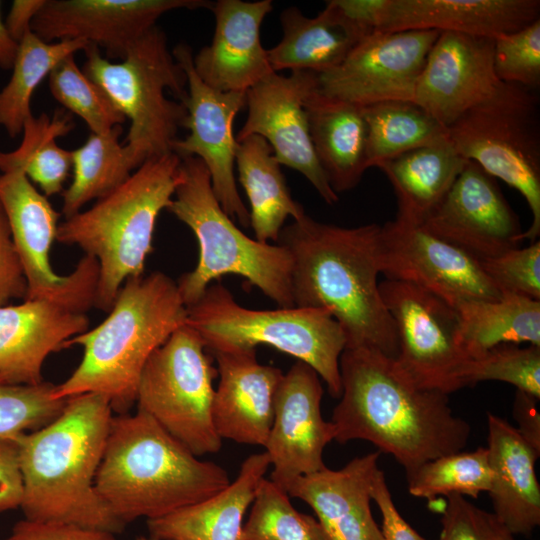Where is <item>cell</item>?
<instances>
[{"instance_id": "obj_25", "label": "cell", "mask_w": 540, "mask_h": 540, "mask_svg": "<svg viewBox=\"0 0 540 540\" xmlns=\"http://www.w3.org/2000/svg\"><path fill=\"white\" fill-rule=\"evenodd\" d=\"M85 313L46 300H24L0 306V383L43 382L46 358L64 349L71 338L88 330Z\"/></svg>"}, {"instance_id": "obj_17", "label": "cell", "mask_w": 540, "mask_h": 540, "mask_svg": "<svg viewBox=\"0 0 540 540\" xmlns=\"http://www.w3.org/2000/svg\"><path fill=\"white\" fill-rule=\"evenodd\" d=\"M317 87V74L291 71L270 74L246 92L247 118L236 140L250 135L264 138L276 160L301 173L329 205L338 202L314 152L305 100Z\"/></svg>"}, {"instance_id": "obj_30", "label": "cell", "mask_w": 540, "mask_h": 540, "mask_svg": "<svg viewBox=\"0 0 540 540\" xmlns=\"http://www.w3.org/2000/svg\"><path fill=\"white\" fill-rule=\"evenodd\" d=\"M467 160L447 139L418 147L380 163L393 187L397 217L420 225L442 201Z\"/></svg>"}, {"instance_id": "obj_40", "label": "cell", "mask_w": 540, "mask_h": 540, "mask_svg": "<svg viewBox=\"0 0 540 540\" xmlns=\"http://www.w3.org/2000/svg\"><path fill=\"white\" fill-rule=\"evenodd\" d=\"M48 78L52 96L81 118L91 133H106L126 121L102 88L78 67L74 55L59 62Z\"/></svg>"}, {"instance_id": "obj_43", "label": "cell", "mask_w": 540, "mask_h": 540, "mask_svg": "<svg viewBox=\"0 0 540 540\" xmlns=\"http://www.w3.org/2000/svg\"><path fill=\"white\" fill-rule=\"evenodd\" d=\"M493 67L501 82L538 90L540 19L494 39Z\"/></svg>"}, {"instance_id": "obj_4", "label": "cell", "mask_w": 540, "mask_h": 540, "mask_svg": "<svg viewBox=\"0 0 540 540\" xmlns=\"http://www.w3.org/2000/svg\"><path fill=\"white\" fill-rule=\"evenodd\" d=\"M224 468L201 461L147 414L113 416L95 490L125 525L166 516L225 488Z\"/></svg>"}, {"instance_id": "obj_28", "label": "cell", "mask_w": 540, "mask_h": 540, "mask_svg": "<svg viewBox=\"0 0 540 540\" xmlns=\"http://www.w3.org/2000/svg\"><path fill=\"white\" fill-rule=\"evenodd\" d=\"M271 466L267 453L247 457L234 481L212 496L147 520L149 537L162 540H241L243 518Z\"/></svg>"}, {"instance_id": "obj_3", "label": "cell", "mask_w": 540, "mask_h": 540, "mask_svg": "<svg viewBox=\"0 0 540 540\" xmlns=\"http://www.w3.org/2000/svg\"><path fill=\"white\" fill-rule=\"evenodd\" d=\"M107 398L85 393L67 398L62 412L16 441L25 519L60 522L120 533L125 524L95 490L113 418Z\"/></svg>"}, {"instance_id": "obj_32", "label": "cell", "mask_w": 540, "mask_h": 540, "mask_svg": "<svg viewBox=\"0 0 540 540\" xmlns=\"http://www.w3.org/2000/svg\"><path fill=\"white\" fill-rule=\"evenodd\" d=\"M452 306L469 359L501 344L540 346V301L502 294L492 300H459Z\"/></svg>"}, {"instance_id": "obj_45", "label": "cell", "mask_w": 540, "mask_h": 540, "mask_svg": "<svg viewBox=\"0 0 540 540\" xmlns=\"http://www.w3.org/2000/svg\"><path fill=\"white\" fill-rule=\"evenodd\" d=\"M446 498L438 540H515L493 512L475 506L464 496Z\"/></svg>"}, {"instance_id": "obj_16", "label": "cell", "mask_w": 540, "mask_h": 540, "mask_svg": "<svg viewBox=\"0 0 540 540\" xmlns=\"http://www.w3.org/2000/svg\"><path fill=\"white\" fill-rule=\"evenodd\" d=\"M379 263L386 279L417 285L451 305L464 299L502 296L479 261L421 225L398 218L380 228Z\"/></svg>"}, {"instance_id": "obj_48", "label": "cell", "mask_w": 540, "mask_h": 540, "mask_svg": "<svg viewBox=\"0 0 540 540\" xmlns=\"http://www.w3.org/2000/svg\"><path fill=\"white\" fill-rule=\"evenodd\" d=\"M26 292V280L0 204V306L13 299L24 300Z\"/></svg>"}, {"instance_id": "obj_46", "label": "cell", "mask_w": 540, "mask_h": 540, "mask_svg": "<svg viewBox=\"0 0 540 540\" xmlns=\"http://www.w3.org/2000/svg\"><path fill=\"white\" fill-rule=\"evenodd\" d=\"M389 0H330L325 7L356 42L379 32Z\"/></svg>"}, {"instance_id": "obj_7", "label": "cell", "mask_w": 540, "mask_h": 540, "mask_svg": "<svg viewBox=\"0 0 540 540\" xmlns=\"http://www.w3.org/2000/svg\"><path fill=\"white\" fill-rule=\"evenodd\" d=\"M167 210L193 231L199 246L196 267L176 282L186 307L196 303L212 281L227 274L243 277L278 307H294L289 252L277 243L252 239L235 225L222 209L199 158H181L180 180Z\"/></svg>"}, {"instance_id": "obj_18", "label": "cell", "mask_w": 540, "mask_h": 540, "mask_svg": "<svg viewBox=\"0 0 540 540\" xmlns=\"http://www.w3.org/2000/svg\"><path fill=\"white\" fill-rule=\"evenodd\" d=\"M420 225L479 262L517 248L523 241L519 219L496 179L470 160Z\"/></svg>"}, {"instance_id": "obj_2", "label": "cell", "mask_w": 540, "mask_h": 540, "mask_svg": "<svg viewBox=\"0 0 540 540\" xmlns=\"http://www.w3.org/2000/svg\"><path fill=\"white\" fill-rule=\"evenodd\" d=\"M380 228L342 227L305 214L284 226L276 243L292 259L294 306L328 311L344 331L346 348L375 349L396 359V328L377 281Z\"/></svg>"}, {"instance_id": "obj_54", "label": "cell", "mask_w": 540, "mask_h": 540, "mask_svg": "<svg viewBox=\"0 0 540 540\" xmlns=\"http://www.w3.org/2000/svg\"><path fill=\"white\" fill-rule=\"evenodd\" d=\"M136 540H162V539H157V538H152V537H145V536H139Z\"/></svg>"}, {"instance_id": "obj_5", "label": "cell", "mask_w": 540, "mask_h": 540, "mask_svg": "<svg viewBox=\"0 0 540 540\" xmlns=\"http://www.w3.org/2000/svg\"><path fill=\"white\" fill-rule=\"evenodd\" d=\"M186 319L187 307L168 275L155 271L128 278L108 317L65 343L64 349L81 346L83 356L73 373L56 385L54 396L95 393L107 398L114 412L128 413L148 359Z\"/></svg>"}, {"instance_id": "obj_47", "label": "cell", "mask_w": 540, "mask_h": 540, "mask_svg": "<svg viewBox=\"0 0 540 540\" xmlns=\"http://www.w3.org/2000/svg\"><path fill=\"white\" fill-rule=\"evenodd\" d=\"M116 534L60 522L23 519L17 522L3 540H119Z\"/></svg>"}, {"instance_id": "obj_44", "label": "cell", "mask_w": 540, "mask_h": 540, "mask_svg": "<svg viewBox=\"0 0 540 540\" xmlns=\"http://www.w3.org/2000/svg\"><path fill=\"white\" fill-rule=\"evenodd\" d=\"M479 263L501 295L512 294L540 301L539 240Z\"/></svg>"}, {"instance_id": "obj_36", "label": "cell", "mask_w": 540, "mask_h": 540, "mask_svg": "<svg viewBox=\"0 0 540 540\" xmlns=\"http://www.w3.org/2000/svg\"><path fill=\"white\" fill-rule=\"evenodd\" d=\"M368 168L418 147L448 138L438 120L414 101L389 100L362 107Z\"/></svg>"}, {"instance_id": "obj_31", "label": "cell", "mask_w": 540, "mask_h": 540, "mask_svg": "<svg viewBox=\"0 0 540 540\" xmlns=\"http://www.w3.org/2000/svg\"><path fill=\"white\" fill-rule=\"evenodd\" d=\"M237 142L235 164L249 201L255 239L276 243L285 221L298 220L306 213L292 197L269 143L258 135Z\"/></svg>"}, {"instance_id": "obj_22", "label": "cell", "mask_w": 540, "mask_h": 540, "mask_svg": "<svg viewBox=\"0 0 540 540\" xmlns=\"http://www.w3.org/2000/svg\"><path fill=\"white\" fill-rule=\"evenodd\" d=\"M273 9L271 0H218L212 41L193 56L194 70L222 92H247L274 73L260 40V27Z\"/></svg>"}, {"instance_id": "obj_33", "label": "cell", "mask_w": 540, "mask_h": 540, "mask_svg": "<svg viewBox=\"0 0 540 540\" xmlns=\"http://www.w3.org/2000/svg\"><path fill=\"white\" fill-rule=\"evenodd\" d=\"M283 37L267 50L274 72L310 71L321 74L339 66L356 42L327 7L315 17L291 6L280 14Z\"/></svg>"}, {"instance_id": "obj_9", "label": "cell", "mask_w": 540, "mask_h": 540, "mask_svg": "<svg viewBox=\"0 0 540 540\" xmlns=\"http://www.w3.org/2000/svg\"><path fill=\"white\" fill-rule=\"evenodd\" d=\"M186 324L200 335L209 352L269 345L311 366L331 396H341L339 361L346 337L326 310L297 306L248 309L218 282L187 306Z\"/></svg>"}, {"instance_id": "obj_37", "label": "cell", "mask_w": 540, "mask_h": 540, "mask_svg": "<svg viewBox=\"0 0 540 540\" xmlns=\"http://www.w3.org/2000/svg\"><path fill=\"white\" fill-rule=\"evenodd\" d=\"M121 133V126L102 134L91 133L83 145L71 151L73 177L62 192L65 218L113 191L135 170L119 140Z\"/></svg>"}, {"instance_id": "obj_23", "label": "cell", "mask_w": 540, "mask_h": 540, "mask_svg": "<svg viewBox=\"0 0 540 540\" xmlns=\"http://www.w3.org/2000/svg\"><path fill=\"white\" fill-rule=\"evenodd\" d=\"M219 382L212 401V421L221 439L265 446L275 397L283 372L258 362L256 349L211 352Z\"/></svg>"}, {"instance_id": "obj_41", "label": "cell", "mask_w": 540, "mask_h": 540, "mask_svg": "<svg viewBox=\"0 0 540 540\" xmlns=\"http://www.w3.org/2000/svg\"><path fill=\"white\" fill-rule=\"evenodd\" d=\"M509 383L537 400L540 398V346L501 344L468 360L463 387L482 381Z\"/></svg>"}, {"instance_id": "obj_53", "label": "cell", "mask_w": 540, "mask_h": 540, "mask_svg": "<svg viewBox=\"0 0 540 540\" xmlns=\"http://www.w3.org/2000/svg\"><path fill=\"white\" fill-rule=\"evenodd\" d=\"M17 43L9 34L5 25V20L1 15V1H0V68L9 70L14 63L17 50Z\"/></svg>"}, {"instance_id": "obj_21", "label": "cell", "mask_w": 540, "mask_h": 540, "mask_svg": "<svg viewBox=\"0 0 540 540\" xmlns=\"http://www.w3.org/2000/svg\"><path fill=\"white\" fill-rule=\"evenodd\" d=\"M493 47L491 38L440 32L418 78L413 101L448 128L503 83L494 72Z\"/></svg>"}, {"instance_id": "obj_29", "label": "cell", "mask_w": 540, "mask_h": 540, "mask_svg": "<svg viewBox=\"0 0 540 540\" xmlns=\"http://www.w3.org/2000/svg\"><path fill=\"white\" fill-rule=\"evenodd\" d=\"M316 158L335 193L354 189L368 169L367 128L362 107L317 89L305 100Z\"/></svg>"}, {"instance_id": "obj_19", "label": "cell", "mask_w": 540, "mask_h": 540, "mask_svg": "<svg viewBox=\"0 0 540 540\" xmlns=\"http://www.w3.org/2000/svg\"><path fill=\"white\" fill-rule=\"evenodd\" d=\"M207 0H46L31 30L46 42L84 40L123 59L156 21L175 9H211Z\"/></svg>"}, {"instance_id": "obj_8", "label": "cell", "mask_w": 540, "mask_h": 540, "mask_svg": "<svg viewBox=\"0 0 540 540\" xmlns=\"http://www.w3.org/2000/svg\"><path fill=\"white\" fill-rule=\"evenodd\" d=\"M84 52V73L130 121L123 145L133 168L171 153L187 117L182 103L187 80L169 50L164 31L152 27L118 62L104 58L91 44Z\"/></svg>"}, {"instance_id": "obj_20", "label": "cell", "mask_w": 540, "mask_h": 540, "mask_svg": "<svg viewBox=\"0 0 540 540\" xmlns=\"http://www.w3.org/2000/svg\"><path fill=\"white\" fill-rule=\"evenodd\" d=\"M322 396L320 377L308 364L297 360L283 375L264 446L273 467L270 480L283 490L325 467L323 452L335 439V428L322 417Z\"/></svg>"}, {"instance_id": "obj_50", "label": "cell", "mask_w": 540, "mask_h": 540, "mask_svg": "<svg viewBox=\"0 0 540 540\" xmlns=\"http://www.w3.org/2000/svg\"><path fill=\"white\" fill-rule=\"evenodd\" d=\"M22 497L17 441L0 439V513L20 507Z\"/></svg>"}, {"instance_id": "obj_34", "label": "cell", "mask_w": 540, "mask_h": 540, "mask_svg": "<svg viewBox=\"0 0 540 540\" xmlns=\"http://www.w3.org/2000/svg\"><path fill=\"white\" fill-rule=\"evenodd\" d=\"M73 128L71 114L62 110L52 116H32L23 128L20 145L11 152H0V172L20 169L46 197L62 193L72 169V156L56 139Z\"/></svg>"}, {"instance_id": "obj_27", "label": "cell", "mask_w": 540, "mask_h": 540, "mask_svg": "<svg viewBox=\"0 0 540 540\" xmlns=\"http://www.w3.org/2000/svg\"><path fill=\"white\" fill-rule=\"evenodd\" d=\"M487 452L492 470L488 493L493 513L513 534H530L540 524V455L507 420L488 413Z\"/></svg>"}, {"instance_id": "obj_6", "label": "cell", "mask_w": 540, "mask_h": 540, "mask_svg": "<svg viewBox=\"0 0 540 540\" xmlns=\"http://www.w3.org/2000/svg\"><path fill=\"white\" fill-rule=\"evenodd\" d=\"M174 152L142 163L117 188L89 209L65 219L56 240L80 247L99 265L95 307L109 312L123 283L143 275L160 212L180 180Z\"/></svg>"}, {"instance_id": "obj_13", "label": "cell", "mask_w": 540, "mask_h": 540, "mask_svg": "<svg viewBox=\"0 0 540 540\" xmlns=\"http://www.w3.org/2000/svg\"><path fill=\"white\" fill-rule=\"evenodd\" d=\"M379 290L396 328L399 366L421 387L448 395L463 388L469 358L453 306L407 282L385 279Z\"/></svg>"}, {"instance_id": "obj_12", "label": "cell", "mask_w": 540, "mask_h": 540, "mask_svg": "<svg viewBox=\"0 0 540 540\" xmlns=\"http://www.w3.org/2000/svg\"><path fill=\"white\" fill-rule=\"evenodd\" d=\"M0 204L27 284L24 300H46L85 313L95 305L99 265L85 255L68 275L50 265L61 213L20 169L0 172Z\"/></svg>"}, {"instance_id": "obj_42", "label": "cell", "mask_w": 540, "mask_h": 540, "mask_svg": "<svg viewBox=\"0 0 540 540\" xmlns=\"http://www.w3.org/2000/svg\"><path fill=\"white\" fill-rule=\"evenodd\" d=\"M55 387L46 381L36 385L0 383V439L16 441L53 421L67 401L54 396Z\"/></svg>"}, {"instance_id": "obj_51", "label": "cell", "mask_w": 540, "mask_h": 540, "mask_svg": "<svg viewBox=\"0 0 540 540\" xmlns=\"http://www.w3.org/2000/svg\"><path fill=\"white\" fill-rule=\"evenodd\" d=\"M538 400L524 392L518 391L513 404V416L521 436L538 452H540V413Z\"/></svg>"}, {"instance_id": "obj_49", "label": "cell", "mask_w": 540, "mask_h": 540, "mask_svg": "<svg viewBox=\"0 0 540 540\" xmlns=\"http://www.w3.org/2000/svg\"><path fill=\"white\" fill-rule=\"evenodd\" d=\"M372 500L377 504L382 516L380 530L383 540H427L400 515L381 469L377 471L374 479Z\"/></svg>"}, {"instance_id": "obj_52", "label": "cell", "mask_w": 540, "mask_h": 540, "mask_svg": "<svg viewBox=\"0 0 540 540\" xmlns=\"http://www.w3.org/2000/svg\"><path fill=\"white\" fill-rule=\"evenodd\" d=\"M46 0H14L7 14L5 25L11 37L19 43L31 30L32 22Z\"/></svg>"}, {"instance_id": "obj_35", "label": "cell", "mask_w": 540, "mask_h": 540, "mask_svg": "<svg viewBox=\"0 0 540 540\" xmlns=\"http://www.w3.org/2000/svg\"><path fill=\"white\" fill-rule=\"evenodd\" d=\"M84 40L46 42L30 31L19 42L12 74L0 90V126L11 138L22 134L33 116L31 99L36 88L64 58L85 51Z\"/></svg>"}, {"instance_id": "obj_11", "label": "cell", "mask_w": 540, "mask_h": 540, "mask_svg": "<svg viewBox=\"0 0 540 540\" xmlns=\"http://www.w3.org/2000/svg\"><path fill=\"white\" fill-rule=\"evenodd\" d=\"M217 376L204 341L185 323L148 359L137 387V410L195 456L217 453L222 446L212 421Z\"/></svg>"}, {"instance_id": "obj_10", "label": "cell", "mask_w": 540, "mask_h": 540, "mask_svg": "<svg viewBox=\"0 0 540 540\" xmlns=\"http://www.w3.org/2000/svg\"><path fill=\"white\" fill-rule=\"evenodd\" d=\"M456 151L516 189L532 214L522 240L540 235V98L538 90L502 83L448 128Z\"/></svg>"}, {"instance_id": "obj_14", "label": "cell", "mask_w": 540, "mask_h": 540, "mask_svg": "<svg viewBox=\"0 0 540 540\" xmlns=\"http://www.w3.org/2000/svg\"><path fill=\"white\" fill-rule=\"evenodd\" d=\"M187 80V96L182 102L187 111L184 122L189 134L176 139L172 152L180 158L197 157L206 166L211 185L222 209L248 228L249 210L241 199L234 174L237 140L233 122L246 105V92H222L205 84L193 66V54L187 44H178L172 52Z\"/></svg>"}, {"instance_id": "obj_39", "label": "cell", "mask_w": 540, "mask_h": 540, "mask_svg": "<svg viewBox=\"0 0 540 540\" xmlns=\"http://www.w3.org/2000/svg\"><path fill=\"white\" fill-rule=\"evenodd\" d=\"M251 505L241 540H328L319 521L295 509L271 480L261 481Z\"/></svg>"}, {"instance_id": "obj_26", "label": "cell", "mask_w": 540, "mask_h": 540, "mask_svg": "<svg viewBox=\"0 0 540 540\" xmlns=\"http://www.w3.org/2000/svg\"><path fill=\"white\" fill-rule=\"evenodd\" d=\"M538 19L539 0H389L379 32L436 30L495 39Z\"/></svg>"}, {"instance_id": "obj_38", "label": "cell", "mask_w": 540, "mask_h": 540, "mask_svg": "<svg viewBox=\"0 0 540 540\" xmlns=\"http://www.w3.org/2000/svg\"><path fill=\"white\" fill-rule=\"evenodd\" d=\"M406 475L409 493L429 501L450 495L477 498L490 490L492 482L486 447L434 458Z\"/></svg>"}, {"instance_id": "obj_15", "label": "cell", "mask_w": 540, "mask_h": 540, "mask_svg": "<svg viewBox=\"0 0 540 540\" xmlns=\"http://www.w3.org/2000/svg\"><path fill=\"white\" fill-rule=\"evenodd\" d=\"M440 32H376L358 42L336 68L317 74L322 94L361 107L413 101L418 78Z\"/></svg>"}, {"instance_id": "obj_1", "label": "cell", "mask_w": 540, "mask_h": 540, "mask_svg": "<svg viewBox=\"0 0 540 540\" xmlns=\"http://www.w3.org/2000/svg\"><path fill=\"white\" fill-rule=\"evenodd\" d=\"M339 367L342 392L331 419L337 442L369 441L406 474L467 445L471 427L453 413L449 395L417 385L394 358L346 348Z\"/></svg>"}, {"instance_id": "obj_24", "label": "cell", "mask_w": 540, "mask_h": 540, "mask_svg": "<svg viewBox=\"0 0 540 540\" xmlns=\"http://www.w3.org/2000/svg\"><path fill=\"white\" fill-rule=\"evenodd\" d=\"M380 453L356 457L338 470L325 466L296 478L285 491L313 509L328 540H383L371 512Z\"/></svg>"}]
</instances>
